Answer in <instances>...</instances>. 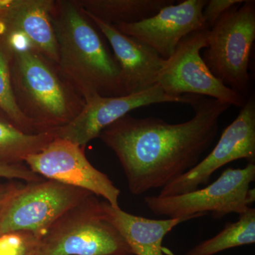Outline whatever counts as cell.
Segmentation results:
<instances>
[{"label": "cell", "mask_w": 255, "mask_h": 255, "mask_svg": "<svg viewBox=\"0 0 255 255\" xmlns=\"http://www.w3.org/2000/svg\"><path fill=\"white\" fill-rule=\"evenodd\" d=\"M243 0H210L207 1L204 9L203 17L208 28H211L219 18L233 6L243 3Z\"/></svg>", "instance_id": "44dd1931"}, {"label": "cell", "mask_w": 255, "mask_h": 255, "mask_svg": "<svg viewBox=\"0 0 255 255\" xmlns=\"http://www.w3.org/2000/svg\"><path fill=\"white\" fill-rule=\"evenodd\" d=\"M55 137L50 131L24 132L0 111V162L23 164L26 157L41 152Z\"/></svg>", "instance_id": "e0dca14e"}, {"label": "cell", "mask_w": 255, "mask_h": 255, "mask_svg": "<svg viewBox=\"0 0 255 255\" xmlns=\"http://www.w3.org/2000/svg\"><path fill=\"white\" fill-rule=\"evenodd\" d=\"M84 11L111 25L139 22L174 4L172 0H75Z\"/></svg>", "instance_id": "2e32d148"}, {"label": "cell", "mask_w": 255, "mask_h": 255, "mask_svg": "<svg viewBox=\"0 0 255 255\" xmlns=\"http://www.w3.org/2000/svg\"><path fill=\"white\" fill-rule=\"evenodd\" d=\"M10 53L16 103L38 132L64 127L76 118L85 101L64 78L58 65L31 50Z\"/></svg>", "instance_id": "3957f363"}, {"label": "cell", "mask_w": 255, "mask_h": 255, "mask_svg": "<svg viewBox=\"0 0 255 255\" xmlns=\"http://www.w3.org/2000/svg\"><path fill=\"white\" fill-rule=\"evenodd\" d=\"M85 148L55 137L44 150L28 156L24 162L32 172L41 177L90 191L103 197L113 207L120 208V189L90 163Z\"/></svg>", "instance_id": "9c48e42d"}, {"label": "cell", "mask_w": 255, "mask_h": 255, "mask_svg": "<svg viewBox=\"0 0 255 255\" xmlns=\"http://www.w3.org/2000/svg\"><path fill=\"white\" fill-rule=\"evenodd\" d=\"M82 10L110 43L120 67L125 95L140 93L155 86L166 60L151 47Z\"/></svg>", "instance_id": "5bb4252c"}, {"label": "cell", "mask_w": 255, "mask_h": 255, "mask_svg": "<svg viewBox=\"0 0 255 255\" xmlns=\"http://www.w3.org/2000/svg\"><path fill=\"white\" fill-rule=\"evenodd\" d=\"M245 159L255 162V99L247 98L237 118L222 132L214 150L194 168L161 189L159 196H172L199 189L208 184L212 174L228 163Z\"/></svg>", "instance_id": "30bf717a"}, {"label": "cell", "mask_w": 255, "mask_h": 255, "mask_svg": "<svg viewBox=\"0 0 255 255\" xmlns=\"http://www.w3.org/2000/svg\"><path fill=\"white\" fill-rule=\"evenodd\" d=\"M255 39V1L247 0L228 9L210 28L202 58L218 80L246 98Z\"/></svg>", "instance_id": "5b68a950"}, {"label": "cell", "mask_w": 255, "mask_h": 255, "mask_svg": "<svg viewBox=\"0 0 255 255\" xmlns=\"http://www.w3.org/2000/svg\"><path fill=\"white\" fill-rule=\"evenodd\" d=\"M52 21L60 73L85 102L97 96L126 95L118 62L75 0H54Z\"/></svg>", "instance_id": "7a4b0ae2"}, {"label": "cell", "mask_w": 255, "mask_h": 255, "mask_svg": "<svg viewBox=\"0 0 255 255\" xmlns=\"http://www.w3.org/2000/svg\"><path fill=\"white\" fill-rule=\"evenodd\" d=\"M209 31L202 28L183 38L165 60L156 85L167 95L204 96L242 108L247 98L218 80L201 56V50L208 46Z\"/></svg>", "instance_id": "ba28073f"}, {"label": "cell", "mask_w": 255, "mask_h": 255, "mask_svg": "<svg viewBox=\"0 0 255 255\" xmlns=\"http://www.w3.org/2000/svg\"><path fill=\"white\" fill-rule=\"evenodd\" d=\"M191 106L194 117L183 123L127 115L99 135L118 157L133 195L162 189L194 168L214 142L220 118L231 107L199 95Z\"/></svg>", "instance_id": "6da1fadb"}, {"label": "cell", "mask_w": 255, "mask_h": 255, "mask_svg": "<svg viewBox=\"0 0 255 255\" xmlns=\"http://www.w3.org/2000/svg\"><path fill=\"white\" fill-rule=\"evenodd\" d=\"M92 194L50 179L21 185L0 211V236L26 231L42 237L67 211Z\"/></svg>", "instance_id": "52a82bcc"}, {"label": "cell", "mask_w": 255, "mask_h": 255, "mask_svg": "<svg viewBox=\"0 0 255 255\" xmlns=\"http://www.w3.org/2000/svg\"><path fill=\"white\" fill-rule=\"evenodd\" d=\"M255 179V163L244 168L225 169L212 184L201 189L172 196L144 198L147 209L156 216L168 219L203 216L211 214L221 220L226 215H241L255 201V189H250Z\"/></svg>", "instance_id": "8992f818"}, {"label": "cell", "mask_w": 255, "mask_h": 255, "mask_svg": "<svg viewBox=\"0 0 255 255\" xmlns=\"http://www.w3.org/2000/svg\"><path fill=\"white\" fill-rule=\"evenodd\" d=\"M6 31L4 20V7L0 0V36H2Z\"/></svg>", "instance_id": "cb8c5ba5"}, {"label": "cell", "mask_w": 255, "mask_h": 255, "mask_svg": "<svg viewBox=\"0 0 255 255\" xmlns=\"http://www.w3.org/2000/svg\"><path fill=\"white\" fill-rule=\"evenodd\" d=\"M255 243V209L250 207L234 223H226L214 237L201 242L184 255H214L226 250Z\"/></svg>", "instance_id": "ac0fdd59"}, {"label": "cell", "mask_w": 255, "mask_h": 255, "mask_svg": "<svg viewBox=\"0 0 255 255\" xmlns=\"http://www.w3.org/2000/svg\"><path fill=\"white\" fill-rule=\"evenodd\" d=\"M41 236L17 231L0 236V255H41Z\"/></svg>", "instance_id": "ffe728a7"}, {"label": "cell", "mask_w": 255, "mask_h": 255, "mask_svg": "<svg viewBox=\"0 0 255 255\" xmlns=\"http://www.w3.org/2000/svg\"><path fill=\"white\" fill-rule=\"evenodd\" d=\"M206 0H186L162 8L139 22L113 25L119 31L151 47L164 60L192 32L208 28L203 17Z\"/></svg>", "instance_id": "4fadbf2b"}, {"label": "cell", "mask_w": 255, "mask_h": 255, "mask_svg": "<svg viewBox=\"0 0 255 255\" xmlns=\"http://www.w3.org/2000/svg\"><path fill=\"white\" fill-rule=\"evenodd\" d=\"M20 187H21V185L16 182L0 184V211H1V209H2L7 199Z\"/></svg>", "instance_id": "603a6c76"}, {"label": "cell", "mask_w": 255, "mask_h": 255, "mask_svg": "<svg viewBox=\"0 0 255 255\" xmlns=\"http://www.w3.org/2000/svg\"><path fill=\"white\" fill-rule=\"evenodd\" d=\"M54 0H7L6 31L1 36L10 51L31 50L58 65L59 53L52 11Z\"/></svg>", "instance_id": "7c38bea8"}, {"label": "cell", "mask_w": 255, "mask_h": 255, "mask_svg": "<svg viewBox=\"0 0 255 255\" xmlns=\"http://www.w3.org/2000/svg\"><path fill=\"white\" fill-rule=\"evenodd\" d=\"M11 53L0 36V111L20 129L28 133H38L36 128L23 115L16 103L10 70Z\"/></svg>", "instance_id": "d6986e66"}, {"label": "cell", "mask_w": 255, "mask_h": 255, "mask_svg": "<svg viewBox=\"0 0 255 255\" xmlns=\"http://www.w3.org/2000/svg\"><path fill=\"white\" fill-rule=\"evenodd\" d=\"M41 255H133L92 194L67 211L42 236Z\"/></svg>", "instance_id": "277c9868"}, {"label": "cell", "mask_w": 255, "mask_h": 255, "mask_svg": "<svg viewBox=\"0 0 255 255\" xmlns=\"http://www.w3.org/2000/svg\"><path fill=\"white\" fill-rule=\"evenodd\" d=\"M0 178L21 179L27 183L43 180L41 176L32 172L24 164H6L0 162Z\"/></svg>", "instance_id": "7402d4cb"}, {"label": "cell", "mask_w": 255, "mask_h": 255, "mask_svg": "<svg viewBox=\"0 0 255 255\" xmlns=\"http://www.w3.org/2000/svg\"><path fill=\"white\" fill-rule=\"evenodd\" d=\"M197 97L193 95H167L157 85L133 95L112 97L97 96L85 102L80 113L71 122L49 131L55 137L85 147L87 143L98 137L106 128L135 109L167 102L191 105Z\"/></svg>", "instance_id": "8fae6325"}, {"label": "cell", "mask_w": 255, "mask_h": 255, "mask_svg": "<svg viewBox=\"0 0 255 255\" xmlns=\"http://www.w3.org/2000/svg\"><path fill=\"white\" fill-rule=\"evenodd\" d=\"M109 221L118 230L133 255H164V237L180 223L199 216L155 220L135 216L102 201Z\"/></svg>", "instance_id": "9a60e30c"}]
</instances>
